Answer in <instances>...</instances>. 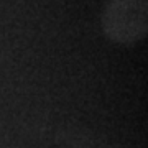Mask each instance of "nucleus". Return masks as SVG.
<instances>
[{
    "mask_svg": "<svg viewBox=\"0 0 148 148\" xmlns=\"http://www.w3.org/2000/svg\"><path fill=\"white\" fill-rule=\"evenodd\" d=\"M102 30L120 45L140 41L148 30V0H110L102 13Z\"/></svg>",
    "mask_w": 148,
    "mask_h": 148,
    "instance_id": "obj_1",
    "label": "nucleus"
}]
</instances>
